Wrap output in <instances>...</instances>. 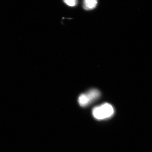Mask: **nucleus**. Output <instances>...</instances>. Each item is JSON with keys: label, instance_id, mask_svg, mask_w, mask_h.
<instances>
[{"label": "nucleus", "instance_id": "nucleus-2", "mask_svg": "<svg viewBox=\"0 0 152 152\" xmlns=\"http://www.w3.org/2000/svg\"><path fill=\"white\" fill-rule=\"evenodd\" d=\"M100 91L96 89H92L86 93L81 94L78 99L79 103L82 107H85L99 98Z\"/></svg>", "mask_w": 152, "mask_h": 152}, {"label": "nucleus", "instance_id": "nucleus-1", "mask_svg": "<svg viewBox=\"0 0 152 152\" xmlns=\"http://www.w3.org/2000/svg\"><path fill=\"white\" fill-rule=\"evenodd\" d=\"M114 112L115 110L113 106L106 103L94 108L92 114L94 118L102 120L111 117L113 115Z\"/></svg>", "mask_w": 152, "mask_h": 152}, {"label": "nucleus", "instance_id": "nucleus-3", "mask_svg": "<svg viewBox=\"0 0 152 152\" xmlns=\"http://www.w3.org/2000/svg\"><path fill=\"white\" fill-rule=\"evenodd\" d=\"M98 0H83V7L86 10H90L96 8Z\"/></svg>", "mask_w": 152, "mask_h": 152}, {"label": "nucleus", "instance_id": "nucleus-4", "mask_svg": "<svg viewBox=\"0 0 152 152\" xmlns=\"http://www.w3.org/2000/svg\"><path fill=\"white\" fill-rule=\"evenodd\" d=\"M65 4L70 7H75L77 5V0H64Z\"/></svg>", "mask_w": 152, "mask_h": 152}]
</instances>
